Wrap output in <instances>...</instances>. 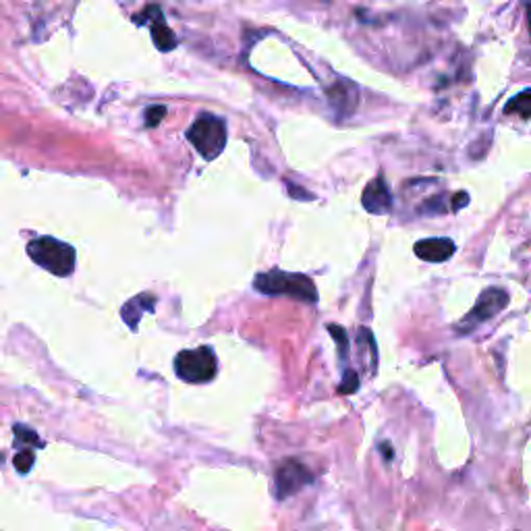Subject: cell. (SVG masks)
Returning a JSON list of instances; mask_svg holds the SVG:
<instances>
[{
	"label": "cell",
	"mask_w": 531,
	"mask_h": 531,
	"mask_svg": "<svg viewBox=\"0 0 531 531\" xmlns=\"http://www.w3.org/2000/svg\"><path fill=\"white\" fill-rule=\"evenodd\" d=\"M253 287L264 295H287L304 304H316L318 288L310 277L304 274H291L283 270H272L258 274L253 280Z\"/></svg>",
	"instance_id": "cell-1"
},
{
	"label": "cell",
	"mask_w": 531,
	"mask_h": 531,
	"mask_svg": "<svg viewBox=\"0 0 531 531\" xmlns=\"http://www.w3.org/2000/svg\"><path fill=\"white\" fill-rule=\"evenodd\" d=\"M30 258L55 277H69L75 270V249L52 237H40L28 244Z\"/></svg>",
	"instance_id": "cell-2"
},
{
	"label": "cell",
	"mask_w": 531,
	"mask_h": 531,
	"mask_svg": "<svg viewBox=\"0 0 531 531\" xmlns=\"http://www.w3.org/2000/svg\"><path fill=\"white\" fill-rule=\"evenodd\" d=\"M187 140L193 143L201 158L214 160L227 146V123L220 116L200 115L187 131Z\"/></svg>",
	"instance_id": "cell-3"
},
{
	"label": "cell",
	"mask_w": 531,
	"mask_h": 531,
	"mask_svg": "<svg viewBox=\"0 0 531 531\" xmlns=\"http://www.w3.org/2000/svg\"><path fill=\"white\" fill-rule=\"evenodd\" d=\"M216 370H218V364H216V355L210 347L181 351L175 359L176 376L189 384L210 382L216 376Z\"/></svg>",
	"instance_id": "cell-4"
},
{
	"label": "cell",
	"mask_w": 531,
	"mask_h": 531,
	"mask_svg": "<svg viewBox=\"0 0 531 531\" xmlns=\"http://www.w3.org/2000/svg\"><path fill=\"white\" fill-rule=\"evenodd\" d=\"M509 304V295L507 291H502V288H488V291H484L480 295V299H477V304L474 310H471L467 316L463 318V322L458 324L457 328L461 330V334L465 332H471L474 328H477L484 322H488L494 316H498L504 307Z\"/></svg>",
	"instance_id": "cell-5"
},
{
	"label": "cell",
	"mask_w": 531,
	"mask_h": 531,
	"mask_svg": "<svg viewBox=\"0 0 531 531\" xmlns=\"http://www.w3.org/2000/svg\"><path fill=\"white\" fill-rule=\"evenodd\" d=\"M313 482V475L312 471L305 467L304 463L295 461H283L277 467V494L280 501H285L287 496L295 494V492H299L307 484Z\"/></svg>",
	"instance_id": "cell-6"
},
{
	"label": "cell",
	"mask_w": 531,
	"mask_h": 531,
	"mask_svg": "<svg viewBox=\"0 0 531 531\" xmlns=\"http://www.w3.org/2000/svg\"><path fill=\"white\" fill-rule=\"evenodd\" d=\"M364 208L372 214H386L392 208V193L389 185H386L384 176H378L368 183V187L364 189Z\"/></svg>",
	"instance_id": "cell-7"
},
{
	"label": "cell",
	"mask_w": 531,
	"mask_h": 531,
	"mask_svg": "<svg viewBox=\"0 0 531 531\" xmlns=\"http://www.w3.org/2000/svg\"><path fill=\"white\" fill-rule=\"evenodd\" d=\"M455 244L447 237H434V239H424L415 244V255L422 258L424 261H432V264H441V261H447L455 253Z\"/></svg>",
	"instance_id": "cell-8"
},
{
	"label": "cell",
	"mask_w": 531,
	"mask_h": 531,
	"mask_svg": "<svg viewBox=\"0 0 531 531\" xmlns=\"http://www.w3.org/2000/svg\"><path fill=\"white\" fill-rule=\"evenodd\" d=\"M328 98H330L332 107L337 108L340 115H351L359 102V90L351 81L340 80L328 90Z\"/></svg>",
	"instance_id": "cell-9"
},
{
	"label": "cell",
	"mask_w": 531,
	"mask_h": 531,
	"mask_svg": "<svg viewBox=\"0 0 531 531\" xmlns=\"http://www.w3.org/2000/svg\"><path fill=\"white\" fill-rule=\"evenodd\" d=\"M146 17H150V30H152V38L156 48L162 52H170L176 48V36L173 34V30L164 23V19L160 15L158 6H148Z\"/></svg>",
	"instance_id": "cell-10"
},
{
	"label": "cell",
	"mask_w": 531,
	"mask_h": 531,
	"mask_svg": "<svg viewBox=\"0 0 531 531\" xmlns=\"http://www.w3.org/2000/svg\"><path fill=\"white\" fill-rule=\"evenodd\" d=\"M504 113L517 115L521 119H531V90H526L510 98L507 107H504Z\"/></svg>",
	"instance_id": "cell-11"
},
{
	"label": "cell",
	"mask_w": 531,
	"mask_h": 531,
	"mask_svg": "<svg viewBox=\"0 0 531 531\" xmlns=\"http://www.w3.org/2000/svg\"><path fill=\"white\" fill-rule=\"evenodd\" d=\"M328 330H330L332 338L337 340V345H338V355L343 357V362H347V357H349V338H347L345 328H338V326L330 324V326H328Z\"/></svg>",
	"instance_id": "cell-12"
},
{
	"label": "cell",
	"mask_w": 531,
	"mask_h": 531,
	"mask_svg": "<svg viewBox=\"0 0 531 531\" xmlns=\"http://www.w3.org/2000/svg\"><path fill=\"white\" fill-rule=\"evenodd\" d=\"M31 465H34V452L31 450H23V452H17L15 455V469L19 474H28L31 469Z\"/></svg>",
	"instance_id": "cell-13"
},
{
	"label": "cell",
	"mask_w": 531,
	"mask_h": 531,
	"mask_svg": "<svg viewBox=\"0 0 531 531\" xmlns=\"http://www.w3.org/2000/svg\"><path fill=\"white\" fill-rule=\"evenodd\" d=\"M359 389V378H357V373L355 372H351V370H347L345 372V384H340V392H343V395H351V392H355Z\"/></svg>",
	"instance_id": "cell-14"
},
{
	"label": "cell",
	"mask_w": 531,
	"mask_h": 531,
	"mask_svg": "<svg viewBox=\"0 0 531 531\" xmlns=\"http://www.w3.org/2000/svg\"><path fill=\"white\" fill-rule=\"evenodd\" d=\"M164 115H167V107H152V108H148V113H146L148 127H156V124H158L164 119Z\"/></svg>",
	"instance_id": "cell-15"
},
{
	"label": "cell",
	"mask_w": 531,
	"mask_h": 531,
	"mask_svg": "<svg viewBox=\"0 0 531 531\" xmlns=\"http://www.w3.org/2000/svg\"><path fill=\"white\" fill-rule=\"evenodd\" d=\"M15 434H17L19 438H23V441H28V442H36V444H40V441H38V436H36V434H31L30 430L21 428V425H15Z\"/></svg>",
	"instance_id": "cell-16"
},
{
	"label": "cell",
	"mask_w": 531,
	"mask_h": 531,
	"mask_svg": "<svg viewBox=\"0 0 531 531\" xmlns=\"http://www.w3.org/2000/svg\"><path fill=\"white\" fill-rule=\"evenodd\" d=\"M469 204V195L467 193H458L455 195V201H452V210H461L463 206Z\"/></svg>",
	"instance_id": "cell-17"
},
{
	"label": "cell",
	"mask_w": 531,
	"mask_h": 531,
	"mask_svg": "<svg viewBox=\"0 0 531 531\" xmlns=\"http://www.w3.org/2000/svg\"><path fill=\"white\" fill-rule=\"evenodd\" d=\"M288 192H293L295 195H301V198H304V200H307V198H310V200H312V198H313V195H310V193H305V192H301V189H297V187H295V185H293V183H291V185H288Z\"/></svg>",
	"instance_id": "cell-18"
},
{
	"label": "cell",
	"mask_w": 531,
	"mask_h": 531,
	"mask_svg": "<svg viewBox=\"0 0 531 531\" xmlns=\"http://www.w3.org/2000/svg\"><path fill=\"white\" fill-rule=\"evenodd\" d=\"M527 25H529V34H531V3L527 4Z\"/></svg>",
	"instance_id": "cell-19"
}]
</instances>
